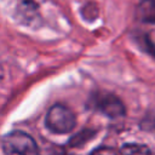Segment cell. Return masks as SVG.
Segmentation results:
<instances>
[{
	"label": "cell",
	"instance_id": "6da1fadb",
	"mask_svg": "<svg viewBox=\"0 0 155 155\" xmlns=\"http://www.w3.org/2000/svg\"><path fill=\"white\" fill-rule=\"evenodd\" d=\"M2 150L7 155H40L35 140L21 131H13L4 136Z\"/></svg>",
	"mask_w": 155,
	"mask_h": 155
},
{
	"label": "cell",
	"instance_id": "7a4b0ae2",
	"mask_svg": "<svg viewBox=\"0 0 155 155\" xmlns=\"http://www.w3.org/2000/svg\"><path fill=\"white\" fill-rule=\"evenodd\" d=\"M46 126L54 133H68L75 127V116L69 108L56 104L47 111Z\"/></svg>",
	"mask_w": 155,
	"mask_h": 155
},
{
	"label": "cell",
	"instance_id": "3957f363",
	"mask_svg": "<svg viewBox=\"0 0 155 155\" xmlns=\"http://www.w3.org/2000/svg\"><path fill=\"white\" fill-rule=\"evenodd\" d=\"M94 104L99 111H102L104 115L109 117H119V116L125 115L124 104L117 97L113 94H105V96L96 98Z\"/></svg>",
	"mask_w": 155,
	"mask_h": 155
},
{
	"label": "cell",
	"instance_id": "277c9868",
	"mask_svg": "<svg viewBox=\"0 0 155 155\" xmlns=\"http://www.w3.org/2000/svg\"><path fill=\"white\" fill-rule=\"evenodd\" d=\"M138 16L143 22L155 23V0H143L138 6Z\"/></svg>",
	"mask_w": 155,
	"mask_h": 155
},
{
	"label": "cell",
	"instance_id": "5b68a950",
	"mask_svg": "<svg viewBox=\"0 0 155 155\" xmlns=\"http://www.w3.org/2000/svg\"><path fill=\"white\" fill-rule=\"evenodd\" d=\"M122 155H151L148 147L140 144H126L121 149Z\"/></svg>",
	"mask_w": 155,
	"mask_h": 155
},
{
	"label": "cell",
	"instance_id": "8992f818",
	"mask_svg": "<svg viewBox=\"0 0 155 155\" xmlns=\"http://www.w3.org/2000/svg\"><path fill=\"white\" fill-rule=\"evenodd\" d=\"M91 155H117L116 151L111 148H105V147H102V148H98L96 149Z\"/></svg>",
	"mask_w": 155,
	"mask_h": 155
}]
</instances>
